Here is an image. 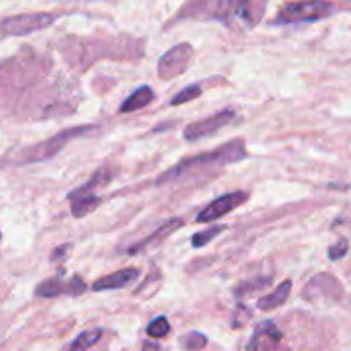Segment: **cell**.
<instances>
[{"instance_id":"obj_1","label":"cell","mask_w":351,"mask_h":351,"mask_svg":"<svg viewBox=\"0 0 351 351\" xmlns=\"http://www.w3.org/2000/svg\"><path fill=\"white\" fill-rule=\"evenodd\" d=\"M267 0H191L182 9L180 19L233 21L256 26L266 12Z\"/></svg>"},{"instance_id":"obj_2","label":"cell","mask_w":351,"mask_h":351,"mask_svg":"<svg viewBox=\"0 0 351 351\" xmlns=\"http://www.w3.org/2000/svg\"><path fill=\"white\" fill-rule=\"evenodd\" d=\"M245 156V144H243V141L235 139L232 141V143L223 144L221 147H218L216 151H211V153L187 158V160H184L182 163H178L177 167L168 170L167 173L161 175V177L158 178L156 184H167V182L177 180V178L189 177V175L194 173V171L199 173L201 170H211V168H221L225 167V165L239 163V161L243 160Z\"/></svg>"},{"instance_id":"obj_3","label":"cell","mask_w":351,"mask_h":351,"mask_svg":"<svg viewBox=\"0 0 351 351\" xmlns=\"http://www.w3.org/2000/svg\"><path fill=\"white\" fill-rule=\"evenodd\" d=\"M98 127L95 125H81V127H72V129H65L62 132L55 134L50 139L43 141V143L36 144V146H31L27 149H24L23 153L17 154L16 163L26 165V163H38V161H47L50 158H53L55 154L60 153L65 147V144H69L71 141L77 139V137L88 136V134L95 132Z\"/></svg>"},{"instance_id":"obj_4","label":"cell","mask_w":351,"mask_h":351,"mask_svg":"<svg viewBox=\"0 0 351 351\" xmlns=\"http://www.w3.org/2000/svg\"><path fill=\"white\" fill-rule=\"evenodd\" d=\"M335 7L331 2L324 0H302V2H290L280 9L273 23L274 24H295V23H312V21L324 19L331 16Z\"/></svg>"},{"instance_id":"obj_5","label":"cell","mask_w":351,"mask_h":351,"mask_svg":"<svg viewBox=\"0 0 351 351\" xmlns=\"http://www.w3.org/2000/svg\"><path fill=\"white\" fill-rule=\"evenodd\" d=\"M58 14L51 12H31L19 16L5 17L0 21V41L10 36H26L34 31L45 29L58 19Z\"/></svg>"},{"instance_id":"obj_6","label":"cell","mask_w":351,"mask_h":351,"mask_svg":"<svg viewBox=\"0 0 351 351\" xmlns=\"http://www.w3.org/2000/svg\"><path fill=\"white\" fill-rule=\"evenodd\" d=\"M192 55H194V51H192V47L189 43L175 45L158 62V75L168 81L175 75L184 74L189 69Z\"/></svg>"},{"instance_id":"obj_7","label":"cell","mask_w":351,"mask_h":351,"mask_svg":"<svg viewBox=\"0 0 351 351\" xmlns=\"http://www.w3.org/2000/svg\"><path fill=\"white\" fill-rule=\"evenodd\" d=\"M247 199H249V194L243 191H235V192H230V194L221 195V197L215 199L209 206H206V208L197 215L195 221L211 223L215 221V219L223 218L225 215H228V213L235 211L237 208H240Z\"/></svg>"},{"instance_id":"obj_8","label":"cell","mask_w":351,"mask_h":351,"mask_svg":"<svg viewBox=\"0 0 351 351\" xmlns=\"http://www.w3.org/2000/svg\"><path fill=\"white\" fill-rule=\"evenodd\" d=\"M235 119V112L233 110H223V112L216 113V115L209 117V119L201 120V122L189 123L184 130V137L187 141H197L202 137H208L211 134L218 132L223 127L228 125L232 120Z\"/></svg>"},{"instance_id":"obj_9","label":"cell","mask_w":351,"mask_h":351,"mask_svg":"<svg viewBox=\"0 0 351 351\" xmlns=\"http://www.w3.org/2000/svg\"><path fill=\"white\" fill-rule=\"evenodd\" d=\"M247 351H288L283 346V332L274 322H263L254 331Z\"/></svg>"},{"instance_id":"obj_10","label":"cell","mask_w":351,"mask_h":351,"mask_svg":"<svg viewBox=\"0 0 351 351\" xmlns=\"http://www.w3.org/2000/svg\"><path fill=\"white\" fill-rule=\"evenodd\" d=\"M69 199H71V211L74 218H84L88 213L95 211L99 202H101V197H98L95 191L89 189L86 184L72 191L69 194Z\"/></svg>"},{"instance_id":"obj_11","label":"cell","mask_w":351,"mask_h":351,"mask_svg":"<svg viewBox=\"0 0 351 351\" xmlns=\"http://www.w3.org/2000/svg\"><path fill=\"white\" fill-rule=\"evenodd\" d=\"M139 278V269L137 267H127V269L115 271V273L108 274L105 278H99L98 281L93 283V291H105V290H119V288H125L132 281Z\"/></svg>"},{"instance_id":"obj_12","label":"cell","mask_w":351,"mask_h":351,"mask_svg":"<svg viewBox=\"0 0 351 351\" xmlns=\"http://www.w3.org/2000/svg\"><path fill=\"white\" fill-rule=\"evenodd\" d=\"M184 225V219L180 218H175V219H170V221L165 223L163 226H160V228L156 230L154 233H151L149 237H146V239H143L141 242H137L136 245H132L129 249V254H139L143 252V250L149 249V247L153 245H158V243L163 242L165 239H168V237L171 235L173 232H177L180 226Z\"/></svg>"},{"instance_id":"obj_13","label":"cell","mask_w":351,"mask_h":351,"mask_svg":"<svg viewBox=\"0 0 351 351\" xmlns=\"http://www.w3.org/2000/svg\"><path fill=\"white\" fill-rule=\"evenodd\" d=\"M290 293H291V281L287 280L283 281V283H281L273 293L259 298V302H257V308H261V311H274V308L281 307V305L288 300Z\"/></svg>"},{"instance_id":"obj_14","label":"cell","mask_w":351,"mask_h":351,"mask_svg":"<svg viewBox=\"0 0 351 351\" xmlns=\"http://www.w3.org/2000/svg\"><path fill=\"white\" fill-rule=\"evenodd\" d=\"M153 99H154L153 89H151L149 86H143V88H139L137 91H134L132 95H130L129 98L122 103V106H120V112L122 113L136 112V110H141V108H144L146 105H149Z\"/></svg>"},{"instance_id":"obj_15","label":"cell","mask_w":351,"mask_h":351,"mask_svg":"<svg viewBox=\"0 0 351 351\" xmlns=\"http://www.w3.org/2000/svg\"><path fill=\"white\" fill-rule=\"evenodd\" d=\"M101 336H103V329H98V328L88 329V331L81 332V335H79L77 338L69 345L67 351H88L89 348H93L99 339H101Z\"/></svg>"},{"instance_id":"obj_16","label":"cell","mask_w":351,"mask_h":351,"mask_svg":"<svg viewBox=\"0 0 351 351\" xmlns=\"http://www.w3.org/2000/svg\"><path fill=\"white\" fill-rule=\"evenodd\" d=\"M62 293H65V281H62L60 278L45 280L43 283L36 288V297L41 298H53Z\"/></svg>"},{"instance_id":"obj_17","label":"cell","mask_w":351,"mask_h":351,"mask_svg":"<svg viewBox=\"0 0 351 351\" xmlns=\"http://www.w3.org/2000/svg\"><path fill=\"white\" fill-rule=\"evenodd\" d=\"M273 281V276H266V278H254V280H249V281H243V283H240L239 287L235 288V295L239 298L242 297H247V295L254 293V291L257 290H263V288H266L267 285Z\"/></svg>"},{"instance_id":"obj_18","label":"cell","mask_w":351,"mask_h":351,"mask_svg":"<svg viewBox=\"0 0 351 351\" xmlns=\"http://www.w3.org/2000/svg\"><path fill=\"white\" fill-rule=\"evenodd\" d=\"M146 332H147V336H149V338H156V339L165 338V336L170 332V322H168L167 317L160 315V317H156L154 321L149 322Z\"/></svg>"},{"instance_id":"obj_19","label":"cell","mask_w":351,"mask_h":351,"mask_svg":"<svg viewBox=\"0 0 351 351\" xmlns=\"http://www.w3.org/2000/svg\"><path fill=\"white\" fill-rule=\"evenodd\" d=\"M201 95H202L201 86L191 84V86H187V88L182 89V91L178 93L175 98H171L170 105L171 106H180V105H184V103H189V101H192V99L199 98Z\"/></svg>"},{"instance_id":"obj_20","label":"cell","mask_w":351,"mask_h":351,"mask_svg":"<svg viewBox=\"0 0 351 351\" xmlns=\"http://www.w3.org/2000/svg\"><path fill=\"white\" fill-rule=\"evenodd\" d=\"M223 230H225V226H213V228L204 230V232L195 233V235L192 237V245H194L195 249H201V247L208 245V243L211 242L215 237H218Z\"/></svg>"},{"instance_id":"obj_21","label":"cell","mask_w":351,"mask_h":351,"mask_svg":"<svg viewBox=\"0 0 351 351\" xmlns=\"http://www.w3.org/2000/svg\"><path fill=\"white\" fill-rule=\"evenodd\" d=\"M182 345H184V348L189 351H199L208 345V338H206L204 335H201V332L192 331L182 338Z\"/></svg>"},{"instance_id":"obj_22","label":"cell","mask_w":351,"mask_h":351,"mask_svg":"<svg viewBox=\"0 0 351 351\" xmlns=\"http://www.w3.org/2000/svg\"><path fill=\"white\" fill-rule=\"evenodd\" d=\"M86 291V283L82 278H79L77 274L72 276L71 280L65 281V295H71V297H79Z\"/></svg>"},{"instance_id":"obj_23","label":"cell","mask_w":351,"mask_h":351,"mask_svg":"<svg viewBox=\"0 0 351 351\" xmlns=\"http://www.w3.org/2000/svg\"><path fill=\"white\" fill-rule=\"evenodd\" d=\"M348 250H350L348 240L341 239L338 243H336L335 247H331V249H329V252H328L329 254V259H331V261L341 259V257L346 256V252H348Z\"/></svg>"},{"instance_id":"obj_24","label":"cell","mask_w":351,"mask_h":351,"mask_svg":"<svg viewBox=\"0 0 351 351\" xmlns=\"http://www.w3.org/2000/svg\"><path fill=\"white\" fill-rule=\"evenodd\" d=\"M72 250V243H64V245L57 247V249L51 252L50 261L51 263H62V261L67 259V254Z\"/></svg>"},{"instance_id":"obj_25","label":"cell","mask_w":351,"mask_h":351,"mask_svg":"<svg viewBox=\"0 0 351 351\" xmlns=\"http://www.w3.org/2000/svg\"><path fill=\"white\" fill-rule=\"evenodd\" d=\"M141 351H160V346L156 345V343H144V346H143V350Z\"/></svg>"}]
</instances>
